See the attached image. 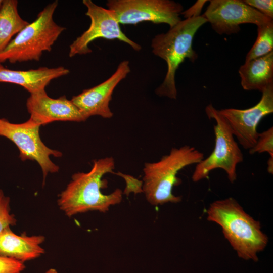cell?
Wrapping results in <instances>:
<instances>
[{"mask_svg":"<svg viewBox=\"0 0 273 273\" xmlns=\"http://www.w3.org/2000/svg\"><path fill=\"white\" fill-rule=\"evenodd\" d=\"M115 161L113 157H106L93 161L87 172H77L58 200L60 209L68 217L90 211L105 213L111 206L119 204L123 192L116 189L109 194H104L102 189L108 187V181L103 179L107 173H114Z\"/></svg>","mask_w":273,"mask_h":273,"instance_id":"1","label":"cell"},{"mask_svg":"<svg viewBox=\"0 0 273 273\" xmlns=\"http://www.w3.org/2000/svg\"><path fill=\"white\" fill-rule=\"evenodd\" d=\"M207 219L218 224L223 235L239 257L258 261V253L267 245V236L259 221L246 213L233 198L216 200L207 211Z\"/></svg>","mask_w":273,"mask_h":273,"instance_id":"2","label":"cell"},{"mask_svg":"<svg viewBox=\"0 0 273 273\" xmlns=\"http://www.w3.org/2000/svg\"><path fill=\"white\" fill-rule=\"evenodd\" d=\"M206 22L202 15L181 20L167 32L157 34L152 39V53L163 59L167 66L164 79L155 90L158 96L176 99V71L186 59L194 62L198 58L193 49V41L197 31Z\"/></svg>","mask_w":273,"mask_h":273,"instance_id":"3","label":"cell"},{"mask_svg":"<svg viewBox=\"0 0 273 273\" xmlns=\"http://www.w3.org/2000/svg\"><path fill=\"white\" fill-rule=\"evenodd\" d=\"M204 158L202 152L194 147L185 145L172 148L168 155L156 162L145 163L143 190L147 201L154 206L180 202L181 197L172 193L173 187L181 183L177 177V173L185 167L197 164Z\"/></svg>","mask_w":273,"mask_h":273,"instance_id":"4","label":"cell"},{"mask_svg":"<svg viewBox=\"0 0 273 273\" xmlns=\"http://www.w3.org/2000/svg\"><path fill=\"white\" fill-rule=\"evenodd\" d=\"M58 5L55 1L46 6L32 22L29 23L0 53V64L39 61L44 52L52 46L65 28L58 25L53 15Z\"/></svg>","mask_w":273,"mask_h":273,"instance_id":"5","label":"cell"},{"mask_svg":"<svg viewBox=\"0 0 273 273\" xmlns=\"http://www.w3.org/2000/svg\"><path fill=\"white\" fill-rule=\"evenodd\" d=\"M208 118L214 119L215 146L211 154L196 164L192 174L194 182L208 178L210 172L215 169H223L231 183L237 179V166L243 161V155L227 122L212 104L205 108Z\"/></svg>","mask_w":273,"mask_h":273,"instance_id":"6","label":"cell"},{"mask_svg":"<svg viewBox=\"0 0 273 273\" xmlns=\"http://www.w3.org/2000/svg\"><path fill=\"white\" fill-rule=\"evenodd\" d=\"M40 126L30 119L18 124L0 119V136L8 139L16 145L21 160L37 162L42 170L44 182L49 173L57 172L59 169L50 156L60 157L62 153L50 149L42 142L39 135Z\"/></svg>","mask_w":273,"mask_h":273,"instance_id":"7","label":"cell"},{"mask_svg":"<svg viewBox=\"0 0 273 273\" xmlns=\"http://www.w3.org/2000/svg\"><path fill=\"white\" fill-rule=\"evenodd\" d=\"M108 9L121 24L143 22L165 23L171 28L181 20L183 7L171 0H109Z\"/></svg>","mask_w":273,"mask_h":273,"instance_id":"8","label":"cell"},{"mask_svg":"<svg viewBox=\"0 0 273 273\" xmlns=\"http://www.w3.org/2000/svg\"><path fill=\"white\" fill-rule=\"evenodd\" d=\"M82 3L87 8L85 15L90 18V24L88 28L70 46V57L90 53L92 51L89 44L98 38L118 39L128 44L135 51L141 50L140 44L129 39L122 31L112 11L96 5L91 0H83Z\"/></svg>","mask_w":273,"mask_h":273,"instance_id":"9","label":"cell"},{"mask_svg":"<svg viewBox=\"0 0 273 273\" xmlns=\"http://www.w3.org/2000/svg\"><path fill=\"white\" fill-rule=\"evenodd\" d=\"M202 15L220 35L237 33L243 24L258 26L273 22L272 19L239 0H211Z\"/></svg>","mask_w":273,"mask_h":273,"instance_id":"10","label":"cell"},{"mask_svg":"<svg viewBox=\"0 0 273 273\" xmlns=\"http://www.w3.org/2000/svg\"><path fill=\"white\" fill-rule=\"evenodd\" d=\"M262 93L260 101L249 108L218 110L234 137L246 150L251 149L255 145L259 134L257 128L260 121L273 112V86L268 87Z\"/></svg>","mask_w":273,"mask_h":273,"instance_id":"11","label":"cell"},{"mask_svg":"<svg viewBox=\"0 0 273 273\" xmlns=\"http://www.w3.org/2000/svg\"><path fill=\"white\" fill-rule=\"evenodd\" d=\"M130 72L129 62L124 60L118 65L115 72L107 80L74 96L71 101L86 119L92 116L110 118L113 113L109 107L115 88Z\"/></svg>","mask_w":273,"mask_h":273,"instance_id":"12","label":"cell"},{"mask_svg":"<svg viewBox=\"0 0 273 273\" xmlns=\"http://www.w3.org/2000/svg\"><path fill=\"white\" fill-rule=\"evenodd\" d=\"M31 120L39 126L56 121L82 122L86 119L79 109L65 96L54 99L45 89L31 93L26 101Z\"/></svg>","mask_w":273,"mask_h":273,"instance_id":"13","label":"cell"},{"mask_svg":"<svg viewBox=\"0 0 273 273\" xmlns=\"http://www.w3.org/2000/svg\"><path fill=\"white\" fill-rule=\"evenodd\" d=\"M69 72L63 66L15 70L5 68L0 64V82L19 85L31 94L45 89L52 80L67 75Z\"/></svg>","mask_w":273,"mask_h":273,"instance_id":"14","label":"cell"},{"mask_svg":"<svg viewBox=\"0 0 273 273\" xmlns=\"http://www.w3.org/2000/svg\"><path fill=\"white\" fill-rule=\"evenodd\" d=\"M44 241L42 236H19L6 228L0 233V256L22 262L36 258L44 253L40 246Z\"/></svg>","mask_w":273,"mask_h":273,"instance_id":"15","label":"cell"},{"mask_svg":"<svg viewBox=\"0 0 273 273\" xmlns=\"http://www.w3.org/2000/svg\"><path fill=\"white\" fill-rule=\"evenodd\" d=\"M238 72L241 86L244 90L262 92L273 86V52L245 61L239 68Z\"/></svg>","mask_w":273,"mask_h":273,"instance_id":"16","label":"cell"},{"mask_svg":"<svg viewBox=\"0 0 273 273\" xmlns=\"http://www.w3.org/2000/svg\"><path fill=\"white\" fill-rule=\"evenodd\" d=\"M16 0H4L0 10V53L29 22L20 16Z\"/></svg>","mask_w":273,"mask_h":273,"instance_id":"17","label":"cell"},{"mask_svg":"<svg viewBox=\"0 0 273 273\" xmlns=\"http://www.w3.org/2000/svg\"><path fill=\"white\" fill-rule=\"evenodd\" d=\"M273 22L257 26V37L247 54L245 61L261 57L273 52Z\"/></svg>","mask_w":273,"mask_h":273,"instance_id":"18","label":"cell"},{"mask_svg":"<svg viewBox=\"0 0 273 273\" xmlns=\"http://www.w3.org/2000/svg\"><path fill=\"white\" fill-rule=\"evenodd\" d=\"M250 154L267 152L269 156H273V127L259 133L255 145L249 150Z\"/></svg>","mask_w":273,"mask_h":273,"instance_id":"19","label":"cell"},{"mask_svg":"<svg viewBox=\"0 0 273 273\" xmlns=\"http://www.w3.org/2000/svg\"><path fill=\"white\" fill-rule=\"evenodd\" d=\"M16 223L14 215L10 213V198L0 190V233Z\"/></svg>","mask_w":273,"mask_h":273,"instance_id":"20","label":"cell"},{"mask_svg":"<svg viewBox=\"0 0 273 273\" xmlns=\"http://www.w3.org/2000/svg\"><path fill=\"white\" fill-rule=\"evenodd\" d=\"M114 174L121 177L125 181L126 187L123 194L128 196L131 193H133L135 194L143 193V180H139L134 176L120 172L114 173Z\"/></svg>","mask_w":273,"mask_h":273,"instance_id":"21","label":"cell"},{"mask_svg":"<svg viewBox=\"0 0 273 273\" xmlns=\"http://www.w3.org/2000/svg\"><path fill=\"white\" fill-rule=\"evenodd\" d=\"M24 268L23 262L11 258L0 256V273H21Z\"/></svg>","mask_w":273,"mask_h":273,"instance_id":"22","label":"cell"},{"mask_svg":"<svg viewBox=\"0 0 273 273\" xmlns=\"http://www.w3.org/2000/svg\"><path fill=\"white\" fill-rule=\"evenodd\" d=\"M243 1L264 16L273 19L272 0H244Z\"/></svg>","mask_w":273,"mask_h":273,"instance_id":"23","label":"cell"},{"mask_svg":"<svg viewBox=\"0 0 273 273\" xmlns=\"http://www.w3.org/2000/svg\"><path fill=\"white\" fill-rule=\"evenodd\" d=\"M207 1H197L193 5L190 7L187 10L183 11L181 14L184 16L185 19L195 18L200 16L202 8Z\"/></svg>","mask_w":273,"mask_h":273,"instance_id":"24","label":"cell"},{"mask_svg":"<svg viewBox=\"0 0 273 273\" xmlns=\"http://www.w3.org/2000/svg\"><path fill=\"white\" fill-rule=\"evenodd\" d=\"M267 171L269 174L273 173V156H269L267 161Z\"/></svg>","mask_w":273,"mask_h":273,"instance_id":"25","label":"cell"},{"mask_svg":"<svg viewBox=\"0 0 273 273\" xmlns=\"http://www.w3.org/2000/svg\"><path fill=\"white\" fill-rule=\"evenodd\" d=\"M45 273H58V272L56 269L51 268L47 270Z\"/></svg>","mask_w":273,"mask_h":273,"instance_id":"26","label":"cell"},{"mask_svg":"<svg viewBox=\"0 0 273 273\" xmlns=\"http://www.w3.org/2000/svg\"><path fill=\"white\" fill-rule=\"evenodd\" d=\"M4 0H0V10L3 6Z\"/></svg>","mask_w":273,"mask_h":273,"instance_id":"27","label":"cell"}]
</instances>
